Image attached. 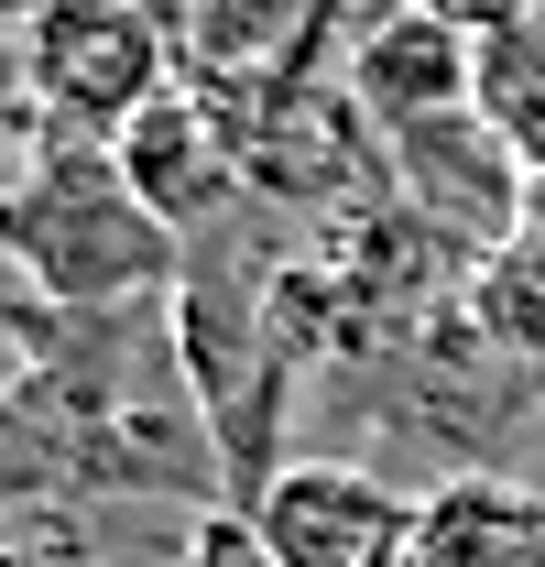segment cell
<instances>
[{"label": "cell", "instance_id": "52a82bcc", "mask_svg": "<svg viewBox=\"0 0 545 567\" xmlns=\"http://www.w3.org/2000/svg\"><path fill=\"white\" fill-rule=\"evenodd\" d=\"M110 153H121L132 197H142L153 218H164V229H175L186 251L251 218V175H240V132H229V110H218V99H197L186 76H175V87H164V99H153V110H142V121H132L121 142H110Z\"/></svg>", "mask_w": 545, "mask_h": 567}, {"label": "cell", "instance_id": "9c48e42d", "mask_svg": "<svg viewBox=\"0 0 545 567\" xmlns=\"http://www.w3.org/2000/svg\"><path fill=\"white\" fill-rule=\"evenodd\" d=\"M414 567H545V492L513 470H448L414 524Z\"/></svg>", "mask_w": 545, "mask_h": 567}, {"label": "cell", "instance_id": "ba28073f", "mask_svg": "<svg viewBox=\"0 0 545 567\" xmlns=\"http://www.w3.org/2000/svg\"><path fill=\"white\" fill-rule=\"evenodd\" d=\"M480 55H491V44L448 33V22H425V11H404V0H382V11L349 22L339 87H349V110L393 142V132L448 121V110H480Z\"/></svg>", "mask_w": 545, "mask_h": 567}, {"label": "cell", "instance_id": "30bf717a", "mask_svg": "<svg viewBox=\"0 0 545 567\" xmlns=\"http://www.w3.org/2000/svg\"><path fill=\"white\" fill-rule=\"evenodd\" d=\"M470 317H480V339L513 360L524 382H545V229L502 240V251L470 274Z\"/></svg>", "mask_w": 545, "mask_h": 567}, {"label": "cell", "instance_id": "277c9868", "mask_svg": "<svg viewBox=\"0 0 545 567\" xmlns=\"http://www.w3.org/2000/svg\"><path fill=\"white\" fill-rule=\"evenodd\" d=\"M425 492H393L360 458H284L272 492L240 513V546L263 567H414Z\"/></svg>", "mask_w": 545, "mask_h": 567}, {"label": "cell", "instance_id": "5b68a950", "mask_svg": "<svg viewBox=\"0 0 545 567\" xmlns=\"http://www.w3.org/2000/svg\"><path fill=\"white\" fill-rule=\"evenodd\" d=\"M382 164H393L404 218L436 229L470 274L502 251V240H524V218H535V164L502 142L491 110H448V121H425V132H393Z\"/></svg>", "mask_w": 545, "mask_h": 567}, {"label": "cell", "instance_id": "6da1fadb", "mask_svg": "<svg viewBox=\"0 0 545 567\" xmlns=\"http://www.w3.org/2000/svg\"><path fill=\"white\" fill-rule=\"evenodd\" d=\"M251 240V218L240 229H218L186 251V284H175V371H186V393H197L207 415V447H218V481H229V524L272 492V470H284V415H295V371H317V360L295 350V328H284V251H240Z\"/></svg>", "mask_w": 545, "mask_h": 567}, {"label": "cell", "instance_id": "3957f363", "mask_svg": "<svg viewBox=\"0 0 545 567\" xmlns=\"http://www.w3.org/2000/svg\"><path fill=\"white\" fill-rule=\"evenodd\" d=\"M164 87V0H22V142H121Z\"/></svg>", "mask_w": 545, "mask_h": 567}, {"label": "cell", "instance_id": "7a4b0ae2", "mask_svg": "<svg viewBox=\"0 0 545 567\" xmlns=\"http://www.w3.org/2000/svg\"><path fill=\"white\" fill-rule=\"evenodd\" d=\"M11 274L44 306L76 317H142L175 306L186 284V240L132 197L110 142H22L11 175Z\"/></svg>", "mask_w": 545, "mask_h": 567}, {"label": "cell", "instance_id": "7c38bea8", "mask_svg": "<svg viewBox=\"0 0 545 567\" xmlns=\"http://www.w3.org/2000/svg\"><path fill=\"white\" fill-rule=\"evenodd\" d=\"M425 22H448V33H470V44H502V33H524L535 22V0H404Z\"/></svg>", "mask_w": 545, "mask_h": 567}, {"label": "cell", "instance_id": "8fae6325", "mask_svg": "<svg viewBox=\"0 0 545 567\" xmlns=\"http://www.w3.org/2000/svg\"><path fill=\"white\" fill-rule=\"evenodd\" d=\"M480 110H491L502 142L545 175V33H535V22H524V33H502V44L480 55Z\"/></svg>", "mask_w": 545, "mask_h": 567}, {"label": "cell", "instance_id": "8992f818", "mask_svg": "<svg viewBox=\"0 0 545 567\" xmlns=\"http://www.w3.org/2000/svg\"><path fill=\"white\" fill-rule=\"evenodd\" d=\"M164 22H175V76L218 110H251L328 76L339 0H164Z\"/></svg>", "mask_w": 545, "mask_h": 567}]
</instances>
